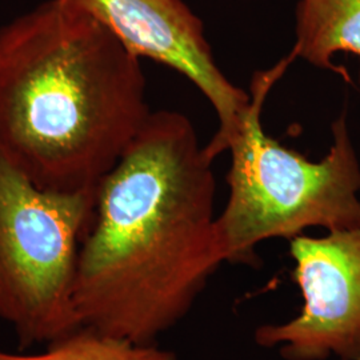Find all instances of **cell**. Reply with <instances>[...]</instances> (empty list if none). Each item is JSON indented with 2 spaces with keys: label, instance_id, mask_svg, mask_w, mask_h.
Masks as SVG:
<instances>
[{
  "label": "cell",
  "instance_id": "cell-7",
  "mask_svg": "<svg viewBox=\"0 0 360 360\" xmlns=\"http://www.w3.org/2000/svg\"><path fill=\"white\" fill-rule=\"evenodd\" d=\"M295 35L291 53L296 59L348 80L346 68L333 59L339 52L360 58V0H299Z\"/></svg>",
  "mask_w": 360,
  "mask_h": 360
},
{
  "label": "cell",
  "instance_id": "cell-4",
  "mask_svg": "<svg viewBox=\"0 0 360 360\" xmlns=\"http://www.w3.org/2000/svg\"><path fill=\"white\" fill-rule=\"evenodd\" d=\"M95 202L96 193L39 187L0 153V321L19 347L82 327L74 288Z\"/></svg>",
  "mask_w": 360,
  "mask_h": 360
},
{
  "label": "cell",
  "instance_id": "cell-6",
  "mask_svg": "<svg viewBox=\"0 0 360 360\" xmlns=\"http://www.w3.org/2000/svg\"><path fill=\"white\" fill-rule=\"evenodd\" d=\"M62 1L101 22L139 59L167 65L190 80L218 116V131L205 146L208 158L227 151L251 96L221 72L203 22L183 0Z\"/></svg>",
  "mask_w": 360,
  "mask_h": 360
},
{
  "label": "cell",
  "instance_id": "cell-3",
  "mask_svg": "<svg viewBox=\"0 0 360 360\" xmlns=\"http://www.w3.org/2000/svg\"><path fill=\"white\" fill-rule=\"evenodd\" d=\"M295 59L290 52L255 72L251 102L229 142L230 195L217 217V233L230 264L255 266L257 247L269 239L291 240L314 227H360V163L346 111L335 119L331 147L319 162L272 139L262 126L263 104Z\"/></svg>",
  "mask_w": 360,
  "mask_h": 360
},
{
  "label": "cell",
  "instance_id": "cell-2",
  "mask_svg": "<svg viewBox=\"0 0 360 360\" xmlns=\"http://www.w3.org/2000/svg\"><path fill=\"white\" fill-rule=\"evenodd\" d=\"M153 111L141 59L47 0L0 27V153L39 187L98 193Z\"/></svg>",
  "mask_w": 360,
  "mask_h": 360
},
{
  "label": "cell",
  "instance_id": "cell-8",
  "mask_svg": "<svg viewBox=\"0 0 360 360\" xmlns=\"http://www.w3.org/2000/svg\"><path fill=\"white\" fill-rule=\"evenodd\" d=\"M0 360H178L172 351L139 345L82 326L47 345L40 354L0 349Z\"/></svg>",
  "mask_w": 360,
  "mask_h": 360
},
{
  "label": "cell",
  "instance_id": "cell-1",
  "mask_svg": "<svg viewBox=\"0 0 360 360\" xmlns=\"http://www.w3.org/2000/svg\"><path fill=\"white\" fill-rule=\"evenodd\" d=\"M212 163L187 116L150 114L96 193L74 288L82 326L153 345L186 318L226 263Z\"/></svg>",
  "mask_w": 360,
  "mask_h": 360
},
{
  "label": "cell",
  "instance_id": "cell-5",
  "mask_svg": "<svg viewBox=\"0 0 360 360\" xmlns=\"http://www.w3.org/2000/svg\"><path fill=\"white\" fill-rule=\"evenodd\" d=\"M303 306L295 318L255 330L285 360H360V227L290 240Z\"/></svg>",
  "mask_w": 360,
  "mask_h": 360
}]
</instances>
